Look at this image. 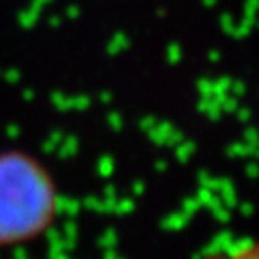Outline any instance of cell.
<instances>
[{"instance_id": "6da1fadb", "label": "cell", "mask_w": 259, "mask_h": 259, "mask_svg": "<svg viewBox=\"0 0 259 259\" xmlns=\"http://www.w3.org/2000/svg\"><path fill=\"white\" fill-rule=\"evenodd\" d=\"M56 207L52 177L23 150L0 152V244L27 240L45 231Z\"/></svg>"}, {"instance_id": "7a4b0ae2", "label": "cell", "mask_w": 259, "mask_h": 259, "mask_svg": "<svg viewBox=\"0 0 259 259\" xmlns=\"http://www.w3.org/2000/svg\"><path fill=\"white\" fill-rule=\"evenodd\" d=\"M211 259H257V250L253 244H242L236 250L223 253V255H215Z\"/></svg>"}]
</instances>
